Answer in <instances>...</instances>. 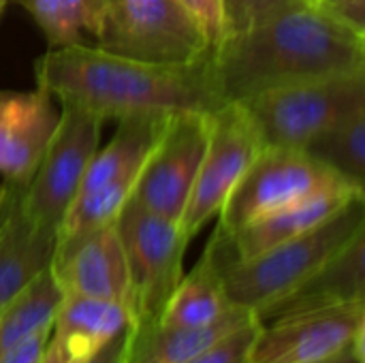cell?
I'll use <instances>...</instances> for the list:
<instances>
[{
	"instance_id": "13",
	"label": "cell",
	"mask_w": 365,
	"mask_h": 363,
	"mask_svg": "<svg viewBox=\"0 0 365 363\" xmlns=\"http://www.w3.org/2000/svg\"><path fill=\"white\" fill-rule=\"evenodd\" d=\"M56 124L58 111L47 90H0V175L6 182L26 186L32 180Z\"/></svg>"
},
{
	"instance_id": "30",
	"label": "cell",
	"mask_w": 365,
	"mask_h": 363,
	"mask_svg": "<svg viewBox=\"0 0 365 363\" xmlns=\"http://www.w3.org/2000/svg\"><path fill=\"white\" fill-rule=\"evenodd\" d=\"M364 353V338H357L351 347H346V349H342V351H338V353H334V355H329L325 359H319V362L312 363H365Z\"/></svg>"
},
{
	"instance_id": "5",
	"label": "cell",
	"mask_w": 365,
	"mask_h": 363,
	"mask_svg": "<svg viewBox=\"0 0 365 363\" xmlns=\"http://www.w3.org/2000/svg\"><path fill=\"white\" fill-rule=\"evenodd\" d=\"M235 103H242L265 148L304 150L319 133L365 105V71L289 83Z\"/></svg>"
},
{
	"instance_id": "20",
	"label": "cell",
	"mask_w": 365,
	"mask_h": 363,
	"mask_svg": "<svg viewBox=\"0 0 365 363\" xmlns=\"http://www.w3.org/2000/svg\"><path fill=\"white\" fill-rule=\"evenodd\" d=\"M169 118H152V116L120 118L118 131L113 133L109 145L103 148L101 152L96 150V154L92 156L79 193H88L113 180L137 178L143 163L148 160L154 145L158 143Z\"/></svg>"
},
{
	"instance_id": "11",
	"label": "cell",
	"mask_w": 365,
	"mask_h": 363,
	"mask_svg": "<svg viewBox=\"0 0 365 363\" xmlns=\"http://www.w3.org/2000/svg\"><path fill=\"white\" fill-rule=\"evenodd\" d=\"M364 336L365 302L287 317L261 325L250 363L319 362Z\"/></svg>"
},
{
	"instance_id": "19",
	"label": "cell",
	"mask_w": 365,
	"mask_h": 363,
	"mask_svg": "<svg viewBox=\"0 0 365 363\" xmlns=\"http://www.w3.org/2000/svg\"><path fill=\"white\" fill-rule=\"evenodd\" d=\"M231 308L233 304L227 300L222 287L220 257L210 240L199 263L182 276L158 323L171 327H203L216 323Z\"/></svg>"
},
{
	"instance_id": "15",
	"label": "cell",
	"mask_w": 365,
	"mask_h": 363,
	"mask_svg": "<svg viewBox=\"0 0 365 363\" xmlns=\"http://www.w3.org/2000/svg\"><path fill=\"white\" fill-rule=\"evenodd\" d=\"M365 302V231L291 293L257 312L261 325Z\"/></svg>"
},
{
	"instance_id": "28",
	"label": "cell",
	"mask_w": 365,
	"mask_h": 363,
	"mask_svg": "<svg viewBox=\"0 0 365 363\" xmlns=\"http://www.w3.org/2000/svg\"><path fill=\"white\" fill-rule=\"evenodd\" d=\"M49 329L51 327H45V329L30 334L15 349H11L6 355H2L0 363H38V357H41L45 344H47V338H49Z\"/></svg>"
},
{
	"instance_id": "23",
	"label": "cell",
	"mask_w": 365,
	"mask_h": 363,
	"mask_svg": "<svg viewBox=\"0 0 365 363\" xmlns=\"http://www.w3.org/2000/svg\"><path fill=\"white\" fill-rule=\"evenodd\" d=\"M47 36L51 49L81 45V34L94 36L96 21L88 0H17Z\"/></svg>"
},
{
	"instance_id": "31",
	"label": "cell",
	"mask_w": 365,
	"mask_h": 363,
	"mask_svg": "<svg viewBox=\"0 0 365 363\" xmlns=\"http://www.w3.org/2000/svg\"><path fill=\"white\" fill-rule=\"evenodd\" d=\"M90 2V9L94 13V21L98 26V19H101V13H103V6H105V0H88ZM96 32V30H94Z\"/></svg>"
},
{
	"instance_id": "6",
	"label": "cell",
	"mask_w": 365,
	"mask_h": 363,
	"mask_svg": "<svg viewBox=\"0 0 365 363\" xmlns=\"http://www.w3.org/2000/svg\"><path fill=\"white\" fill-rule=\"evenodd\" d=\"M115 229L128 267L133 325L156 323L184 276L188 240L178 223L152 214L133 197L122 208Z\"/></svg>"
},
{
	"instance_id": "22",
	"label": "cell",
	"mask_w": 365,
	"mask_h": 363,
	"mask_svg": "<svg viewBox=\"0 0 365 363\" xmlns=\"http://www.w3.org/2000/svg\"><path fill=\"white\" fill-rule=\"evenodd\" d=\"M137 178H122L79 193L58 227L56 244H71L98 229L115 225L122 208L133 195Z\"/></svg>"
},
{
	"instance_id": "32",
	"label": "cell",
	"mask_w": 365,
	"mask_h": 363,
	"mask_svg": "<svg viewBox=\"0 0 365 363\" xmlns=\"http://www.w3.org/2000/svg\"><path fill=\"white\" fill-rule=\"evenodd\" d=\"M9 2H11V0H0V13L9 6Z\"/></svg>"
},
{
	"instance_id": "18",
	"label": "cell",
	"mask_w": 365,
	"mask_h": 363,
	"mask_svg": "<svg viewBox=\"0 0 365 363\" xmlns=\"http://www.w3.org/2000/svg\"><path fill=\"white\" fill-rule=\"evenodd\" d=\"M252 310L233 306L216 323L203 327H171L163 323L130 325L124 363H186L205 347L244 325Z\"/></svg>"
},
{
	"instance_id": "2",
	"label": "cell",
	"mask_w": 365,
	"mask_h": 363,
	"mask_svg": "<svg viewBox=\"0 0 365 363\" xmlns=\"http://www.w3.org/2000/svg\"><path fill=\"white\" fill-rule=\"evenodd\" d=\"M212 64L225 101L365 71V36L304 4L227 36Z\"/></svg>"
},
{
	"instance_id": "21",
	"label": "cell",
	"mask_w": 365,
	"mask_h": 363,
	"mask_svg": "<svg viewBox=\"0 0 365 363\" xmlns=\"http://www.w3.org/2000/svg\"><path fill=\"white\" fill-rule=\"evenodd\" d=\"M304 152L351 184L365 188V105L319 133Z\"/></svg>"
},
{
	"instance_id": "24",
	"label": "cell",
	"mask_w": 365,
	"mask_h": 363,
	"mask_svg": "<svg viewBox=\"0 0 365 363\" xmlns=\"http://www.w3.org/2000/svg\"><path fill=\"white\" fill-rule=\"evenodd\" d=\"M261 332L257 315L233 332L225 334L186 363H250L255 340Z\"/></svg>"
},
{
	"instance_id": "14",
	"label": "cell",
	"mask_w": 365,
	"mask_h": 363,
	"mask_svg": "<svg viewBox=\"0 0 365 363\" xmlns=\"http://www.w3.org/2000/svg\"><path fill=\"white\" fill-rule=\"evenodd\" d=\"M24 184L4 180L0 203V308L53 261L58 231L36 223L21 205Z\"/></svg>"
},
{
	"instance_id": "34",
	"label": "cell",
	"mask_w": 365,
	"mask_h": 363,
	"mask_svg": "<svg viewBox=\"0 0 365 363\" xmlns=\"http://www.w3.org/2000/svg\"><path fill=\"white\" fill-rule=\"evenodd\" d=\"M306 2H308L310 6H314V4H317V0H306Z\"/></svg>"
},
{
	"instance_id": "1",
	"label": "cell",
	"mask_w": 365,
	"mask_h": 363,
	"mask_svg": "<svg viewBox=\"0 0 365 363\" xmlns=\"http://www.w3.org/2000/svg\"><path fill=\"white\" fill-rule=\"evenodd\" d=\"M36 86L53 98L107 118L214 113L227 105L212 53L190 64H154L94 45L56 47L34 62Z\"/></svg>"
},
{
	"instance_id": "3",
	"label": "cell",
	"mask_w": 365,
	"mask_h": 363,
	"mask_svg": "<svg viewBox=\"0 0 365 363\" xmlns=\"http://www.w3.org/2000/svg\"><path fill=\"white\" fill-rule=\"evenodd\" d=\"M361 231H365V195L351 199L317 227L242 261L229 259L225 235L216 227L212 242L222 265L225 295L233 306L257 315L308 280Z\"/></svg>"
},
{
	"instance_id": "25",
	"label": "cell",
	"mask_w": 365,
	"mask_h": 363,
	"mask_svg": "<svg viewBox=\"0 0 365 363\" xmlns=\"http://www.w3.org/2000/svg\"><path fill=\"white\" fill-rule=\"evenodd\" d=\"M306 0H222L225 21H227V36L246 32L269 17L304 6Z\"/></svg>"
},
{
	"instance_id": "4",
	"label": "cell",
	"mask_w": 365,
	"mask_h": 363,
	"mask_svg": "<svg viewBox=\"0 0 365 363\" xmlns=\"http://www.w3.org/2000/svg\"><path fill=\"white\" fill-rule=\"evenodd\" d=\"M94 39L107 53L154 64H190L212 53L182 0H105Z\"/></svg>"
},
{
	"instance_id": "17",
	"label": "cell",
	"mask_w": 365,
	"mask_h": 363,
	"mask_svg": "<svg viewBox=\"0 0 365 363\" xmlns=\"http://www.w3.org/2000/svg\"><path fill=\"white\" fill-rule=\"evenodd\" d=\"M365 188L359 186H334V188H325L317 195H310L297 203H291L274 214H267L246 227H242L235 233H227L225 235V246H227V255L229 259L242 261V259H250L280 242H287L312 227H317L319 223H323L325 218H329L331 214H336L340 208H344L351 199L365 195Z\"/></svg>"
},
{
	"instance_id": "16",
	"label": "cell",
	"mask_w": 365,
	"mask_h": 363,
	"mask_svg": "<svg viewBox=\"0 0 365 363\" xmlns=\"http://www.w3.org/2000/svg\"><path fill=\"white\" fill-rule=\"evenodd\" d=\"M128 325L130 310L118 302L64 295L38 363H86Z\"/></svg>"
},
{
	"instance_id": "12",
	"label": "cell",
	"mask_w": 365,
	"mask_h": 363,
	"mask_svg": "<svg viewBox=\"0 0 365 363\" xmlns=\"http://www.w3.org/2000/svg\"><path fill=\"white\" fill-rule=\"evenodd\" d=\"M49 270L64 295L118 302L128 310L133 306L126 257L115 225L71 244H56Z\"/></svg>"
},
{
	"instance_id": "9",
	"label": "cell",
	"mask_w": 365,
	"mask_h": 363,
	"mask_svg": "<svg viewBox=\"0 0 365 363\" xmlns=\"http://www.w3.org/2000/svg\"><path fill=\"white\" fill-rule=\"evenodd\" d=\"M259 131L242 103L229 101L212 113L207 148L180 220V231L190 242L214 216L263 150Z\"/></svg>"
},
{
	"instance_id": "8",
	"label": "cell",
	"mask_w": 365,
	"mask_h": 363,
	"mask_svg": "<svg viewBox=\"0 0 365 363\" xmlns=\"http://www.w3.org/2000/svg\"><path fill=\"white\" fill-rule=\"evenodd\" d=\"M103 122L98 113L60 101L56 131L32 180L21 190V205L36 223L58 231L98 150Z\"/></svg>"
},
{
	"instance_id": "29",
	"label": "cell",
	"mask_w": 365,
	"mask_h": 363,
	"mask_svg": "<svg viewBox=\"0 0 365 363\" xmlns=\"http://www.w3.org/2000/svg\"><path fill=\"white\" fill-rule=\"evenodd\" d=\"M128 334H130V325L126 329H122L118 336H113L103 349H98L86 363H124Z\"/></svg>"
},
{
	"instance_id": "7",
	"label": "cell",
	"mask_w": 365,
	"mask_h": 363,
	"mask_svg": "<svg viewBox=\"0 0 365 363\" xmlns=\"http://www.w3.org/2000/svg\"><path fill=\"white\" fill-rule=\"evenodd\" d=\"M346 184L351 182L304 150L263 148L225 201L218 214V227L235 233L310 195Z\"/></svg>"
},
{
	"instance_id": "27",
	"label": "cell",
	"mask_w": 365,
	"mask_h": 363,
	"mask_svg": "<svg viewBox=\"0 0 365 363\" xmlns=\"http://www.w3.org/2000/svg\"><path fill=\"white\" fill-rule=\"evenodd\" d=\"M314 9L365 36V0H317Z\"/></svg>"
},
{
	"instance_id": "26",
	"label": "cell",
	"mask_w": 365,
	"mask_h": 363,
	"mask_svg": "<svg viewBox=\"0 0 365 363\" xmlns=\"http://www.w3.org/2000/svg\"><path fill=\"white\" fill-rule=\"evenodd\" d=\"M190 15L201 26L212 51L227 39V21L222 0H182Z\"/></svg>"
},
{
	"instance_id": "33",
	"label": "cell",
	"mask_w": 365,
	"mask_h": 363,
	"mask_svg": "<svg viewBox=\"0 0 365 363\" xmlns=\"http://www.w3.org/2000/svg\"><path fill=\"white\" fill-rule=\"evenodd\" d=\"M2 197H4V184L0 186V203H2Z\"/></svg>"
},
{
	"instance_id": "10",
	"label": "cell",
	"mask_w": 365,
	"mask_h": 363,
	"mask_svg": "<svg viewBox=\"0 0 365 363\" xmlns=\"http://www.w3.org/2000/svg\"><path fill=\"white\" fill-rule=\"evenodd\" d=\"M210 131L212 113L171 116L141 167L130 197L152 214L180 225L207 148Z\"/></svg>"
}]
</instances>
